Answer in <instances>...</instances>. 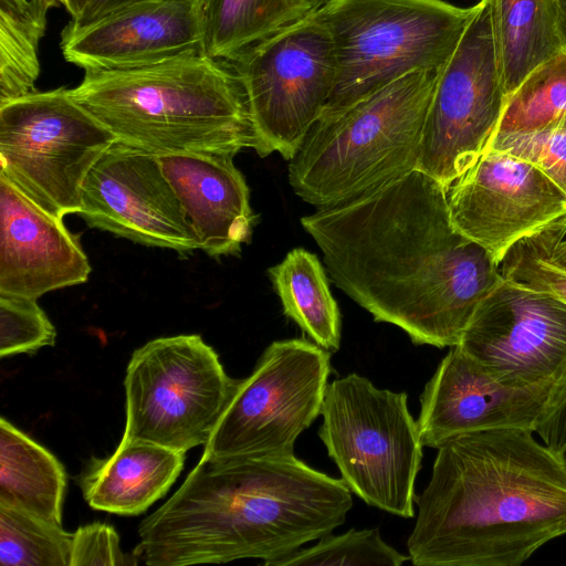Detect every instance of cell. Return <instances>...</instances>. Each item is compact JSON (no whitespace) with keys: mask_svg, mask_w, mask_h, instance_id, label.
I'll return each mask as SVG.
<instances>
[{"mask_svg":"<svg viewBox=\"0 0 566 566\" xmlns=\"http://www.w3.org/2000/svg\"><path fill=\"white\" fill-rule=\"evenodd\" d=\"M333 283L416 345L453 347L500 265L453 223L447 187L416 168L301 218Z\"/></svg>","mask_w":566,"mask_h":566,"instance_id":"cell-1","label":"cell"},{"mask_svg":"<svg viewBox=\"0 0 566 566\" xmlns=\"http://www.w3.org/2000/svg\"><path fill=\"white\" fill-rule=\"evenodd\" d=\"M528 429L462 434L437 448L408 538L416 566H518L566 535V454Z\"/></svg>","mask_w":566,"mask_h":566,"instance_id":"cell-2","label":"cell"},{"mask_svg":"<svg viewBox=\"0 0 566 566\" xmlns=\"http://www.w3.org/2000/svg\"><path fill=\"white\" fill-rule=\"evenodd\" d=\"M352 491L294 454L201 455L180 488L138 527L134 555L151 566L262 565L344 524Z\"/></svg>","mask_w":566,"mask_h":566,"instance_id":"cell-3","label":"cell"},{"mask_svg":"<svg viewBox=\"0 0 566 566\" xmlns=\"http://www.w3.org/2000/svg\"><path fill=\"white\" fill-rule=\"evenodd\" d=\"M71 96L118 142L157 156L254 148L243 91L224 61L203 53L117 71H85Z\"/></svg>","mask_w":566,"mask_h":566,"instance_id":"cell-4","label":"cell"},{"mask_svg":"<svg viewBox=\"0 0 566 566\" xmlns=\"http://www.w3.org/2000/svg\"><path fill=\"white\" fill-rule=\"evenodd\" d=\"M441 71L411 72L345 112L316 120L289 164L293 191L317 209L416 169Z\"/></svg>","mask_w":566,"mask_h":566,"instance_id":"cell-5","label":"cell"},{"mask_svg":"<svg viewBox=\"0 0 566 566\" xmlns=\"http://www.w3.org/2000/svg\"><path fill=\"white\" fill-rule=\"evenodd\" d=\"M476 8L446 0H328L315 12L334 42L336 80L318 119L411 72L442 70Z\"/></svg>","mask_w":566,"mask_h":566,"instance_id":"cell-6","label":"cell"},{"mask_svg":"<svg viewBox=\"0 0 566 566\" xmlns=\"http://www.w3.org/2000/svg\"><path fill=\"white\" fill-rule=\"evenodd\" d=\"M321 415L318 436L349 490L368 505L412 517L423 443L407 394L353 373L327 385Z\"/></svg>","mask_w":566,"mask_h":566,"instance_id":"cell-7","label":"cell"},{"mask_svg":"<svg viewBox=\"0 0 566 566\" xmlns=\"http://www.w3.org/2000/svg\"><path fill=\"white\" fill-rule=\"evenodd\" d=\"M237 382L200 335L151 339L126 369L123 438L182 452L206 446Z\"/></svg>","mask_w":566,"mask_h":566,"instance_id":"cell-8","label":"cell"},{"mask_svg":"<svg viewBox=\"0 0 566 566\" xmlns=\"http://www.w3.org/2000/svg\"><path fill=\"white\" fill-rule=\"evenodd\" d=\"M243 91L260 157L291 160L336 80L331 32L315 11L227 62Z\"/></svg>","mask_w":566,"mask_h":566,"instance_id":"cell-9","label":"cell"},{"mask_svg":"<svg viewBox=\"0 0 566 566\" xmlns=\"http://www.w3.org/2000/svg\"><path fill=\"white\" fill-rule=\"evenodd\" d=\"M116 142L65 87L0 104V172L62 219L78 213L87 174Z\"/></svg>","mask_w":566,"mask_h":566,"instance_id":"cell-10","label":"cell"},{"mask_svg":"<svg viewBox=\"0 0 566 566\" xmlns=\"http://www.w3.org/2000/svg\"><path fill=\"white\" fill-rule=\"evenodd\" d=\"M331 352L302 338L275 340L238 380L202 455L222 459L294 454V443L321 415Z\"/></svg>","mask_w":566,"mask_h":566,"instance_id":"cell-11","label":"cell"},{"mask_svg":"<svg viewBox=\"0 0 566 566\" xmlns=\"http://www.w3.org/2000/svg\"><path fill=\"white\" fill-rule=\"evenodd\" d=\"M442 69L427 113L418 169L449 187L489 149L507 99L489 0Z\"/></svg>","mask_w":566,"mask_h":566,"instance_id":"cell-12","label":"cell"},{"mask_svg":"<svg viewBox=\"0 0 566 566\" xmlns=\"http://www.w3.org/2000/svg\"><path fill=\"white\" fill-rule=\"evenodd\" d=\"M87 227L182 256L200 244L159 157L116 142L87 174L81 195Z\"/></svg>","mask_w":566,"mask_h":566,"instance_id":"cell-13","label":"cell"},{"mask_svg":"<svg viewBox=\"0 0 566 566\" xmlns=\"http://www.w3.org/2000/svg\"><path fill=\"white\" fill-rule=\"evenodd\" d=\"M459 346L517 387L566 375V303L503 279L478 306Z\"/></svg>","mask_w":566,"mask_h":566,"instance_id":"cell-14","label":"cell"},{"mask_svg":"<svg viewBox=\"0 0 566 566\" xmlns=\"http://www.w3.org/2000/svg\"><path fill=\"white\" fill-rule=\"evenodd\" d=\"M455 227L500 265L518 240L566 214V193L534 165L489 148L448 188Z\"/></svg>","mask_w":566,"mask_h":566,"instance_id":"cell-15","label":"cell"},{"mask_svg":"<svg viewBox=\"0 0 566 566\" xmlns=\"http://www.w3.org/2000/svg\"><path fill=\"white\" fill-rule=\"evenodd\" d=\"M565 377L517 387L505 384L459 346L450 347L420 397L417 419L424 447L455 437L505 428L533 432L554 408Z\"/></svg>","mask_w":566,"mask_h":566,"instance_id":"cell-16","label":"cell"},{"mask_svg":"<svg viewBox=\"0 0 566 566\" xmlns=\"http://www.w3.org/2000/svg\"><path fill=\"white\" fill-rule=\"evenodd\" d=\"M65 60L84 71H117L202 53L196 0H154L114 10L61 34Z\"/></svg>","mask_w":566,"mask_h":566,"instance_id":"cell-17","label":"cell"},{"mask_svg":"<svg viewBox=\"0 0 566 566\" xmlns=\"http://www.w3.org/2000/svg\"><path fill=\"white\" fill-rule=\"evenodd\" d=\"M80 238L0 172V293L38 300L88 280Z\"/></svg>","mask_w":566,"mask_h":566,"instance_id":"cell-18","label":"cell"},{"mask_svg":"<svg viewBox=\"0 0 566 566\" xmlns=\"http://www.w3.org/2000/svg\"><path fill=\"white\" fill-rule=\"evenodd\" d=\"M227 153H177L158 156L199 240L209 256L239 255L250 242L256 214L250 189Z\"/></svg>","mask_w":566,"mask_h":566,"instance_id":"cell-19","label":"cell"},{"mask_svg":"<svg viewBox=\"0 0 566 566\" xmlns=\"http://www.w3.org/2000/svg\"><path fill=\"white\" fill-rule=\"evenodd\" d=\"M186 452L124 439L113 454L93 459L81 475L87 504L117 515H138L161 499L180 474Z\"/></svg>","mask_w":566,"mask_h":566,"instance_id":"cell-20","label":"cell"},{"mask_svg":"<svg viewBox=\"0 0 566 566\" xmlns=\"http://www.w3.org/2000/svg\"><path fill=\"white\" fill-rule=\"evenodd\" d=\"M494 42L507 96L539 64L565 48L558 0H489Z\"/></svg>","mask_w":566,"mask_h":566,"instance_id":"cell-21","label":"cell"},{"mask_svg":"<svg viewBox=\"0 0 566 566\" xmlns=\"http://www.w3.org/2000/svg\"><path fill=\"white\" fill-rule=\"evenodd\" d=\"M63 464L6 418L0 419V504L62 524Z\"/></svg>","mask_w":566,"mask_h":566,"instance_id":"cell-22","label":"cell"},{"mask_svg":"<svg viewBox=\"0 0 566 566\" xmlns=\"http://www.w3.org/2000/svg\"><path fill=\"white\" fill-rule=\"evenodd\" d=\"M202 53L230 62L308 14L307 0H196Z\"/></svg>","mask_w":566,"mask_h":566,"instance_id":"cell-23","label":"cell"},{"mask_svg":"<svg viewBox=\"0 0 566 566\" xmlns=\"http://www.w3.org/2000/svg\"><path fill=\"white\" fill-rule=\"evenodd\" d=\"M269 275L284 314L316 345L337 352L342 339L340 312L317 255L295 248L269 269Z\"/></svg>","mask_w":566,"mask_h":566,"instance_id":"cell-24","label":"cell"},{"mask_svg":"<svg viewBox=\"0 0 566 566\" xmlns=\"http://www.w3.org/2000/svg\"><path fill=\"white\" fill-rule=\"evenodd\" d=\"M60 0H0V104L36 92L39 44Z\"/></svg>","mask_w":566,"mask_h":566,"instance_id":"cell-25","label":"cell"},{"mask_svg":"<svg viewBox=\"0 0 566 566\" xmlns=\"http://www.w3.org/2000/svg\"><path fill=\"white\" fill-rule=\"evenodd\" d=\"M557 126H566V49L535 67L507 96L496 134Z\"/></svg>","mask_w":566,"mask_h":566,"instance_id":"cell-26","label":"cell"},{"mask_svg":"<svg viewBox=\"0 0 566 566\" xmlns=\"http://www.w3.org/2000/svg\"><path fill=\"white\" fill-rule=\"evenodd\" d=\"M500 272L506 281L566 303V214L515 242Z\"/></svg>","mask_w":566,"mask_h":566,"instance_id":"cell-27","label":"cell"},{"mask_svg":"<svg viewBox=\"0 0 566 566\" xmlns=\"http://www.w3.org/2000/svg\"><path fill=\"white\" fill-rule=\"evenodd\" d=\"M71 544L61 523L0 504L1 566H70Z\"/></svg>","mask_w":566,"mask_h":566,"instance_id":"cell-28","label":"cell"},{"mask_svg":"<svg viewBox=\"0 0 566 566\" xmlns=\"http://www.w3.org/2000/svg\"><path fill=\"white\" fill-rule=\"evenodd\" d=\"M408 560L409 556L399 553L381 538L378 528H371L350 530L340 535L329 533L314 546L297 549L268 566H400Z\"/></svg>","mask_w":566,"mask_h":566,"instance_id":"cell-29","label":"cell"},{"mask_svg":"<svg viewBox=\"0 0 566 566\" xmlns=\"http://www.w3.org/2000/svg\"><path fill=\"white\" fill-rule=\"evenodd\" d=\"M56 331L35 298L0 293V357L53 346Z\"/></svg>","mask_w":566,"mask_h":566,"instance_id":"cell-30","label":"cell"},{"mask_svg":"<svg viewBox=\"0 0 566 566\" xmlns=\"http://www.w3.org/2000/svg\"><path fill=\"white\" fill-rule=\"evenodd\" d=\"M489 148L534 165L566 193V126L524 134H496Z\"/></svg>","mask_w":566,"mask_h":566,"instance_id":"cell-31","label":"cell"},{"mask_svg":"<svg viewBox=\"0 0 566 566\" xmlns=\"http://www.w3.org/2000/svg\"><path fill=\"white\" fill-rule=\"evenodd\" d=\"M135 555L122 551L115 528L104 523H91L72 533L70 566L136 565Z\"/></svg>","mask_w":566,"mask_h":566,"instance_id":"cell-32","label":"cell"},{"mask_svg":"<svg viewBox=\"0 0 566 566\" xmlns=\"http://www.w3.org/2000/svg\"><path fill=\"white\" fill-rule=\"evenodd\" d=\"M534 432L547 447L566 454V377L554 408Z\"/></svg>","mask_w":566,"mask_h":566,"instance_id":"cell-33","label":"cell"},{"mask_svg":"<svg viewBox=\"0 0 566 566\" xmlns=\"http://www.w3.org/2000/svg\"><path fill=\"white\" fill-rule=\"evenodd\" d=\"M145 1L154 0H67L64 7L72 17L67 24L81 28L114 10Z\"/></svg>","mask_w":566,"mask_h":566,"instance_id":"cell-34","label":"cell"},{"mask_svg":"<svg viewBox=\"0 0 566 566\" xmlns=\"http://www.w3.org/2000/svg\"><path fill=\"white\" fill-rule=\"evenodd\" d=\"M559 30L566 48V0H558Z\"/></svg>","mask_w":566,"mask_h":566,"instance_id":"cell-35","label":"cell"},{"mask_svg":"<svg viewBox=\"0 0 566 566\" xmlns=\"http://www.w3.org/2000/svg\"><path fill=\"white\" fill-rule=\"evenodd\" d=\"M312 7V10L315 11L325 4L328 0H307Z\"/></svg>","mask_w":566,"mask_h":566,"instance_id":"cell-36","label":"cell"},{"mask_svg":"<svg viewBox=\"0 0 566 566\" xmlns=\"http://www.w3.org/2000/svg\"><path fill=\"white\" fill-rule=\"evenodd\" d=\"M66 1H67V0H60V2H61L63 6H65Z\"/></svg>","mask_w":566,"mask_h":566,"instance_id":"cell-37","label":"cell"}]
</instances>
